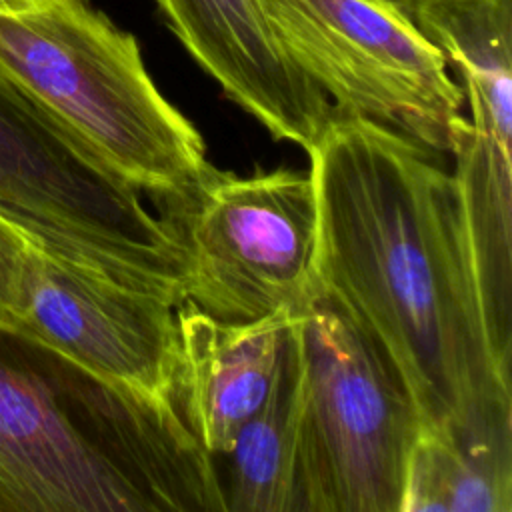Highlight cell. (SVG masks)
I'll return each mask as SVG.
<instances>
[{
    "instance_id": "ba28073f",
    "label": "cell",
    "mask_w": 512,
    "mask_h": 512,
    "mask_svg": "<svg viewBox=\"0 0 512 512\" xmlns=\"http://www.w3.org/2000/svg\"><path fill=\"white\" fill-rule=\"evenodd\" d=\"M8 332L124 394L178 412L176 304L162 294L82 266L30 236L22 308Z\"/></svg>"
},
{
    "instance_id": "8fae6325",
    "label": "cell",
    "mask_w": 512,
    "mask_h": 512,
    "mask_svg": "<svg viewBox=\"0 0 512 512\" xmlns=\"http://www.w3.org/2000/svg\"><path fill=\"white\" fill-rule=\"evenodd\" d=\"M300 314L284 344L272 388L230 450L212 458L224 512H300L302 404Z\"/></svg>"
},
{
    "instance_id": "7a4b0ae2",
    "label": "cell",
    "mask_w": 512,
    "mask_h": 512,
    "mask_svg": "<svg viewBox=\"0 0 512 512\" xmlns=\"http://www.w3.org/2000/svg\"><path fill=\"white\" fill-rule=\"evenodd\" d=\"M0 512H224L176 410L0 330Z\"/></svg>"
},
{
    "instance_id": "6da1fadb",
    "label": "cell",
    "mask_w": 512,
    "mask_h": 512,
    "mask_svg": "<svg viewBox=\"0 0 512 512\" xmlns=\"http://www.w3.org/2000/svg\"><path fill=\"white\" fill-rule=\"evenodd\" d=\"M308 158L316 292L384 354L420 428L512 454V372L486 336L452 170L412 138L338 110Z\"/></svg>"
},
{
    "instance_id": "30bf717a",
    "label": "cell",
    "mask_w": 512,
    "mask_h": 512,
    "mask_svg": "<svg viewBox=\"0 0 512 512\" xmlns=\"http://www.w3.org/2000/svg\"><path fill=\"white\" fill-rule=\"evenodd\" d=\"M300 312L256 320H218L192 302L176 306L178 412L210 458L230 450L240 428L264 404Z\"/></svg>"
},
{
    "instance_id": "4fadbf2b",
    "label": "cell",
    "mask_w": 512,
    "mask_h": 512,
    "mask_svg": "<svg viewBox=\"0 0 512 512\" xmlns=\"http://www.w3.org/2000/svg\"><path fill=\"white\" fill-rule=\"evenodd\" d=\"M28 242L30 234L0 210V330H10L22 308Z\"/></svg>"
},
{
    "instance_id": "5bb4252c",
    "label": "cell",
    "mask_w": 512,
    "mask_h": 512,
    "mask_svg": "<svg viewBox=\"0 0 512 512\" xmlns=\"http://www.w3.org/2000/svg\"><path fill=\"white\" fill-rule=\"evenodd\" d=\"M32 0H0V6H8V8H16V6H24Z\"/></svg>"
},
{
    "instance_id": "9a60e30c",
    "label": "cell",
    "mask_w": 512,
    "mask_h": 512,
    "mask_svg": "<svg viewBox=\"0 0 512 512\" xmlns=\"http://www.w3.org/2000/svg\"><path fill=\"white\" fill-rule=\"evenodd\" d=\"M382 2H390V4H394V6H398L400 10L406 12V8H408L414 0H382Z\"/></svg>"
},
{
    "instance_id": "5b68a950",
    "label": "cell",
    "mask_w": 512,
    "mask_h": 512,
    "mask_svg": "<svg viewBox=\"0 0 512 512\" xmlns=\"http://www.w3.org/2000/svg\"><path fill=\"white\" fill-rule=\"evenodd\" d=\"M300 512H402L420 420L376 344L322 294L300 310Z\"/></svg>"
},
{
    "instance_id": "7c38bea8",
    "label": "cell",
    "mask_w": 512,
    "mask_h": 512,
    "mask_svg": "<svg viewBox=\"0 0 512 512\" xmlns=\"http://www.w3.org/2000/svg\"><path fill=\"white\" fill-rule=\"evenodd\" d=\"M512 512V454L466 448L418 428L402 512Z\"/></svg>"
},
{
    "instance_id": "9c48e42d",
    "label": "cell",
    "mask_w": 512,
    "mask_h": 512,
    "mask_svg": "<svg viewBox=\"0 0 512 512\" xmlns=\"http://www.w3.org/2000/svg\"><path fill=\"white\" fill-rule=\"evenodd\" d=\"M172 34L224 94L276 140L306 152L336 112L290 60L258 0H154Z\"/></svg>"
},
{
    "instance_id": "8992f818",
    "label": "cell",
    "mask_w": 512,
    "mask_h": 512,
    "mask_svg": "<svg viewBox=\"0 0 512 512\" xmlns=\"http://www.w3.org/2000/svg\"><path fill=\"white\" fill-rule=\"evenodd\" d=\"M182 254V300L228 322L300 312L316 294V192L310 170L248 176L212 164L158 204Z\"/></svg>"
},
{
    "instance_id": "52a82bcc",
    "label": "cell",
    "mask_w": 512,
    "mask_h": 512,
    "mask_svg": "<svg viewBox=\"0 0 512 512\" xmlns=\"http://www.w3.org/2000/svg\"><path fill=\"white\" fill-rule=\"evenodd\" d=\"M278 44L342 114L450 154L464 92L408 14L382 0H258Z\"/></svg>"
},
{
    "instance_id": "3957f363",
    "label": "cell",
    "mask_w": 512,
    "mask_h": 512,
    "mask_svg": "<svg viewBox=\"0 0 512 512\" xmlns=\"http://www.w3.org/2000/svg\"><path fill=\"white\" fill-rule=\"evenodd\" d=\"M0 72L156 206L210 166L202 136L156 88L136 38L90 0L0 6Z\"/></svg>"
},
{
    "instance_id": "277c9868",
    "label": "cell",
    "mask_w": 512,
    "mask_h": 512,
    "mask_svg": "<svg viewBox=\"0 0 512 512\" xmlns=\"http://www.w3.org/2000/svg\"><path fill=\"white\" fill-rule=\"evenodd\" d=\"M0 210L64 258L182 300L184 254L164 218L2 72Z\"/></svg>"
}]
</instances>
